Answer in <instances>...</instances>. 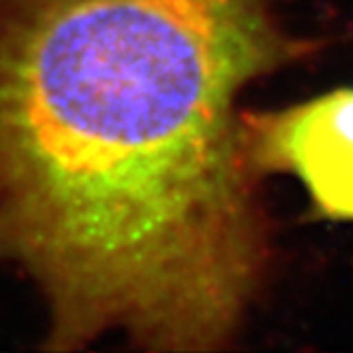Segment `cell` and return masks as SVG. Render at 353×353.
<instances>
[{"label": "cell", "instance_id": "1", "mask_svg": "<svg viewBox=\"0 0 353 353\" xmlns=\"http://www.w3.org/2000/svg\"><path fill=\"white\" fill-rule=\"evenodd\" d=\"M305 52L274 0H0V262L49 349L239 334L270 258L239 100Z\"/></svg>", "mask_w": 353, "mask_h": 353}, {"label": "cell", "instance_id": "2", "mask_svg": "<svg viewBox=\"0 0 353 353\" xmlns=\"http://www.w3.org/2000/svg\"><path fill=\"white\" fill-rule=\"evenodd\" d=\"M243 143L258 176L292 174L319 217L353 223V88L279 111H243Z\"/></svg>", "mask_w": 353, "mask_h": 353}]
</instances>
